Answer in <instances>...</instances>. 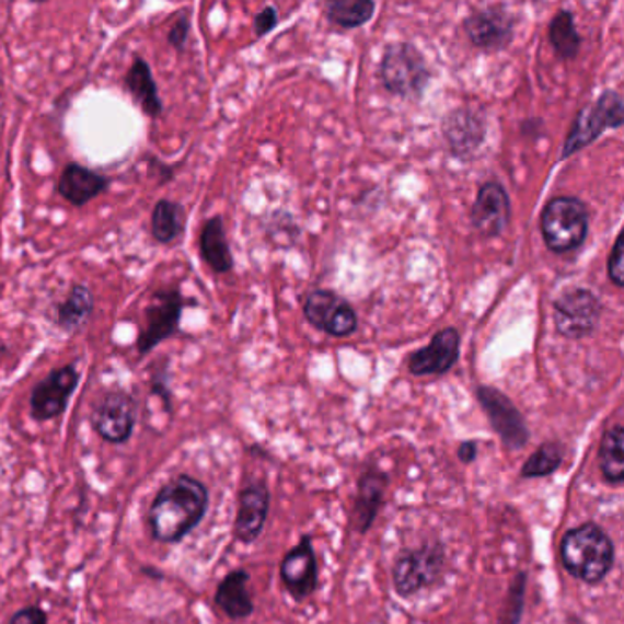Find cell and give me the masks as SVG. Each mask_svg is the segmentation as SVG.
<instances>
[{"label":"cell","mask_w":624,"mask_h":624,"mask_svg":"<svg viewBox=\"0 0 624 624\" xmlns=\"http://www.w3.org/2000/svg\"><path fill=\"white\" fill-rule=\"evenodd\" d=\"M209 508V490L200 479L180 474L158 490L149 509L152 539L174 544L200 524Z\"/></svg>","instance_id":"1"},{"label":"cell","mask_w":624,"mask_h":624,"mask_svg":"<svg viewBox=\"0 0 624 624\" xmlns=\"http://www.w3.org/2000/svg\"><path fill=\"white\" fill-rule=\"evenodd\" d=\"M615 550L601 525L593 522L569 530L561 542V561L566 571L586 585H597L613 568Z\"/></svg>","instance_id":"2"},{"label":"cell","mask_w":624,"mask_h":624,"mask_svg":"<svg viewBox=\"0 0 624 624\" xmlns=\"http://www.w3.org/2000/svg\"><path fill=\"white\" fill-rule=\"evenodd\" d=\"M590 215L577 196H555L541 215L542 239L553 253L574 252L585 244Z\"/></svg>","instance_id":"3"},{"label":"cell","mask_w":624,"mask_h":624,"mask_svg":"<svg viewBox=\"0 0 624 624\" xmlns=\"http://www.w3.org/2000/svg\"><path fill=\"white\" fill-rule=\"evenodd\" d=\"M381 81L391 94L403 100H419L429 86V65L424 54L411 43H394L386 46L381 59Z\"/></svg>","instance_id":"4"},{"label":"cell","mask_w":624,"mask_h":624,"mask_svg":"<svg viewBox=\"0 0 624 624\" xmlns=\"http://www.w3.org/2000/svg\"><path fill=\"white\" fill-rule=\"evenodd\" d=\"M447 553L440 542L405 550L392 568V582L400 597H413L430 588L446 571Z\"/></svg>","instance_id":"5"},{"label":"cell","mask_w":624,"mask_h":624,"mask_svg":"<svg viewBox=\"0 0 624 624\" xmlns=\"http://www.w3.org/2000/svg\"><path fill=\"white\" fill-rule=\"evenodd\" d=\"M624 123L623 97L615 90L602 92L601 97L585 106L575 117L568 138L564 141L563 158L574 157L602 135V130L619 129Z\"/></svg>","instance_id":"6"},{"label":"cell","mask_w":624,"mask_h":624,"mask_svg":"<svg viewBox=\"0 0 624 624\" xmlns=\"http://www.w3.org/2000/svg\"><path fill=\"white\" fill-rule=\"evenodd\" d=\"M601 313L599 297L586 288L564 291L563 296L553 302L555 328L568 339H582L593 334Z\"/></svg>","instance_id":"7"},{"label":"cell","mask_w":624,"mask_h":624,"mask_svg":"<svg viewBox=\"0 0 624 624\" xmlns=\"http://www.w3.org/2000/svg\"><path fill=\"white\" fill-rule=\"evenodd\" d=\"M476 400L504 447H508L509 451H520L528 446L530 429L524 416L502 391L495 386L479 385L476 389Z\"/></svg>","instance_id":"8"},{"label":"cell","mask_w":624,"mask_h":624,"mask_svg":"<svg viewBox=\"0 0 624 624\" xmlns=\"http://www.w3.org/2000/svg\"><path fill=\"white\" fill-rule=\"evenodd\" d=\"M90 424L101 440L122 446L130 440L136 425V402L129 392L114 389L103 394L90 414Z\"/></svg>","instance_id":"9"},{"label":"cell","mask_w":624,"mask_h":624,"mask_svg":"<svg viewBox=\"0 0 624 624\" xmlns=\"http://www.w3.org/2000/svg\"><path fill=\"white\" fill-rule=\"evenodd\" d=\"M79 385V370L73 362L51 370L39 381L30 396V414L35 421H50L67 411L70 397Z\"/></svg>","instance_id":"10"},{"label":"cell","mask_w":624,"mask_h":624,"mask_svg":"<svg viewBox=\"0 0 624 624\" xmlns=\"http://www.w3.org/2000/svg\"><path fill=\"white\" fill-rule=\"evenodd\" d=\"M185 301L180 290L157 291L147 307V326L138 340L140 356H147L160 343L178 334L180 319L184 312Z\"/></svg>","instance_id":"11"},{"label":"cell","mask_w":624,"mask_h":624,"mask_svg":"<svg viewBox=\"0 0 624 624\" xmlns=\"http://www.w3.org/2000/svg\"><path fill=\"white\" fill-rule=\"evenodd\" d=\"M304 317L308 323L332 337H348L357 330V313L335 291L313 290L304 301Z\"/></svg>","instance_id":"12"},{"label":"cell","mask_w":624,"mask_h":624,"mask_svg":"<svg viewBox=\"0 0 624 624\" xmlns=\"http://www.w3.org/2000/svg\"><path fill=\"white\" fill-rule=\"evenodd\" d=\"M280 579L296 601H304L317 590V557L313 552L312 536L302 535L299 544L286 553L280 564Z\"/></svg>","instance_id":"13"},{"label":"cell","mask_w":624,"mask_h":624,"mask_svg":"<svg viewBox=\"0 0 624 624\" xmlns=\"http://www.w3.org/2000/svg\"><path fill=\"white\" fill-rule=\"evenodd\" d=\"M511 218V204L506 187L498 182H485L478 189L471 223L482 236H500L508 229Z\"/></svg>","instance_id":"14"},{"label":"cell","mask_w":624,"mask_h":624,"mask_svg":"<svg viewBox=\"0 0 624 624\" xmlns=\"http://www.w3.org/2000/svg\"><path fill=\"white\" fill-rule=\"evenodd\" d=\"M469 41L482 50H504L511 45L515 35V19L498 8H487L471 13L463 21Z\"/></svg>","instance_id":"15"},{"label":"cell","mask_w":624,"mask_h":624,"mask_svg":"<svg viewBox=\"0 0 624 624\" xmlns=\"http://www.w3.org/2000/svg\"><path fill=\"white\" fill-rule=\"evenodd\" d=\"M485 117L474 108L462 106L451 112L443 122V138L451 154L460 160H471L485 140Z\"/></svg>","instance_id":"16"},{"label":"cell","mask_w":624,"mask_h":624,"mask_svg":"<svg viewBox=\"0 0 624 624\" xmlns=\"http://www.w3.org/2000/svg\"><path fill=\"white\" fill-rule=\"evenodd\" d=\"M268 485L264 482H252L240 490L239 511L234 520V539L242 544H252L263 533L269 515Z\"/></svg>","instance_id":"17"},{"label":"cell","mask_w":624,"mask_h":624,"mask_svg":"<svg viewBox=\"0 0 624 624\" xmlns=\"http://www.w3.org/2000/svg\"><path fill=\"white\" fill-rule=\"evenodd\" d=\"M460 334L457 328H443L429 345L408 357V370L414 375H441L449 372L460 357Z\"/></svg>","instance_id":"18"},{"label":"cell","mask_w":624,"mask_h":624,"mask_svg":"<svg viewBox=\"0 0 624 624\" xmlns=\"http://www.w3.org/2000/svg\"><path fill=\"white\" fill-rule=\"evenodd\" d=\"M386 485H389V474L378 467L365 469L357 479L354 522L359 533H367L372 528L385 498Z\"/></svg>","instance_id":"19"},{"label":"cell","mask_w":624,"mask_h":624,"mask_svg":"<svg viewBox=\"0 0 624 624\" xmlns=\"http://www.w3.org/2000/svg\"><path fill=\"white\" fill-rule=\"evenodd\" d=\"M108 185L111 182L103 174L90 171V169L78 165V163H70L62 171L57 190L72 206L83 207L97 196L103 195L108 189Z\"/></svg>","instance_id":"20"},{"label":"cell","mask_w":624,"mask_h":624,"mask_svg":"<svg viewBox=\"0 0 624 624\" xmlns=\"http://www.w3.org/2000/svg\"><path fill=\"white\" fill-rule=\"evenodd\" d=\"M250 574L245 569H234L218 585L215 602L229 619L242 621L255 612L252 596L247 591Z\"/></svg>","instance_id":"21"},{"label":"cell","mask_w":624,"mask_h":624,"mask_svg":"<svg viewBox=\"0 0 624 624\" xmlns=\"http://www.w3.org/2000/svg\"><path fill=\"white\" fill-rule=\"evenodd\" d=\"M127 89L135 97L136 103L141 106V111L147 116L160 117L163 114V101L158 94L157 81L152 78V70L149 62L141 57H136L127 72Z\"/></svg>","instance_id":"22"},{"label":"cell","mask_w":624,"mask_h":624,"mask_svg":"<svg viewBox=\"0 0 624 624\" xmlns=\"http://www.w3.org/2000/svg\"><path fill=\"white\" fill-rule=\"evenodd\" d=\"M201 257L215 274H228L233 269V255L229 250L228 234L223 229L222 217H211L201 229Z\"/></svg>","instance_id":"23"},{"label":"cell","mask_w":624,"mask_h":624,"mask_svg":"<svg viewBox=\"0 0 624 624\" xmlns=\"http://www.w3.org/2000/svg\"><path fill=\"white\" fill-rule=\"evenodd\" d=\"M92 312H94V293L90 291L89 286H72L67 301L57 308V324L68 334H76L86 326Z\"/></svg>","instance_id":"24"},{"label":"cell","mask_w":624,"mask_h":624,"mask_svg":"<svg viewBox=\"0 0 624 624\" xmlns=\"http://www.w3.org/2000/svg\"><path fill=\"white\" fill-rule=\"evenodd\" d=\"M599 467L610 485L624 482V429L623 425H613L604 432L599 447Z\"/></svg>","instance_id":"25"},{"label":"cell","mask_w":624,"mask_h":624,"mask_svg":"<svg viewBox=\"0 0 624 624\" xmlns=\"http://www.w3.org/2000/svg\"><path fill=\"white\" fill-rule=\"evenodd\" d=\"M185 211L184 207L173 200H160L152 211L151 231L152 236L160 244H171L184 233Z\"/></svg>","instance_id":"26"},{"label":"cell","mask_w":624,"mask_h":624,"mask_svg":"<svg viewBox=\"0 0 624 624\" xmlns=\"http://www.w3.org/2000/svg\"><path fill=\"white\" fill-rule=\"evenodd\" d=\"M372 0H334L326 4V18L339 28H361L373 18Z\"/></svg>","instance_id":"27"},{"label":"cell","mask_w":624,"mask_h":624,"mask_svg":"<svg viewBox=\"0 0 624 624\" xmlns=\"http://www.w3.org/2000/svg\"><path fill=\"white\" fill-rule=\"evenodd\" d=\"M547 35H550V43H552L553 48L563 59H575L579 54L582 37L575 26L574 13L568 12V10H561L552 19Z\"/></svg>","instance_id":"28"},{"label":"cell","mask_w":624,"mask_h":624,"mask_svg":"<svg viewBox=\"0 0 624 624\" xmlns=\"http://www.w3.org/2000/svg\"><path fill=\"white\" fill-rule=\"evenodd\" d=\"M564 462V449L557 441H546L525 460L520 469V478H544L557 473Z\"/></svg>","instance_id":"29"},{"label":"cell","mask_w":624,"mask_h":624,"mask_svg":"<svg viewBox=\"0 0 624 624\" xmlns=\"http://www.w3.org/2000/svg\"><path fill=\"white\" fill-rule=\"evenodd\" d=\"M525 585H528V575L522 574L515 577L513 582L509 586L508 599L504 606L498 624H519L524 613Z\"/></svg>","instance_id":"30"},{"label":"cell","mask_w":624,"mask_h":624,"mask_svg":"<svg viewBox=\"0 0 624 624\" xmlns=\"http://www.w3.org/2000/svg\"><path fill=\"white\" fill-rule=\"evenodd\" d=\"M608 279L612 280L617 288L624 286V236L619 234L613 244L612 253L608 257Z\"/></svg>","instance_id":"31"},{"label":"cell","mask_w":624,"mask_h":624,"mask_svg":"<svg viewBox=\"0 0 624 624\" xmlns=\"http://www.w3.org/2000/svg\"><path fill=\"white\" fill-rule=\"evenodd\" d=\"M151 392L154 396L162 400L165 411L169 414H173V397H171V391H169L167 367H160L157 372L152 373Z\"/></svg>","instance_id":"32"},{"label":"cell","mask_w":624,"mask_h":624,"mask_svg":"<svg viewBox=\"0 0 624 624\" xmlns=\"http://www.w3.org/2000/svg\"><path fill=\"white\" fill-rule=\"evenodd\" d=\"M190 19L187 13H180L178 21L174 23L173 28L169 32V43L176 48V50H184L189 39Z\"/></svg>","instance_id":"33"},{"label":"cell","mask_w":624,"mask_h":624,"mask_svg":"<svg viewBox=\"0 0 624 624\" xmlns=\"http://www.w3.org/2000/svg\"><path fill=\"white\" fill-rule=\"evenodd\" d=\"M279 24V12L275 7H266L263 12H258L253 19V28H255V34L258 37H264L268 35L271 30Z\"/></svg>","instance_id":"34"},{"label":"cell","mask_w":624,"mask_h":624,"mask_svg":"<svg viewBox=\"0 0 624 624\" xmlns=\"http://www.w3.org/2000/svg\"><path fill=\"white\" fill-rule=\"evenodd\" d=\"M10 624H48V615L39 606H26L13 615Z\"/></svg>","instance_id":"35"},{"label":"cell","mask_w":624,"mask_h":624,"mask_svg":"<svg viewBox=\"0 0 624 624\" xmlns=\"http://www.w3.org/2000/svg\"><path fill=\"white\" fill-rule=\"evenodd\" d=\"M478 457V443L476 441H463L462 446L458 447V460L462 463H473Z\"/></svg>","instance_id":"36"},{"label":"cell","mask_w":624,"mask_h":624,"mask_svg":"<svg viewBox=\"0 0 624 624\" xmlns=\"http://www.w3.org/2000/svg\"><path fill=\"white\" fill-rule=\"evenodd\" d=\"M4 350H7V346L2 345V343H0V357H2V354H4Z\"/></svg>","instance_id":"37"},{"label":"cell","mask_w":624,"mask_h":624,"mask_svg":"<svg viewBox=\"0 0 624 624\" xmlns=\"http://www.w3.org/2000/svg\"><path fill=\"white\" fill-rule=\"evenodd\" d=\"M571 624H586V623H582V621H574V623Z\"/></svg>","instance_id":"38"}]
</instances>
